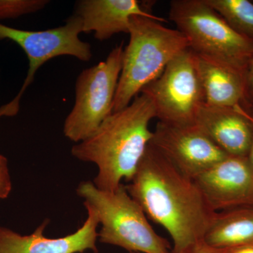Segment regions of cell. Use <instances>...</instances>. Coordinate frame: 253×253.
Segmentation results:
<instances>
[{"label":"cell","instance_id":"obj_7","mask_svg":"<svg viewBox=\"0 0 253 253\" xmlns=\"http://www.w3.org/2000/svg\"><path fill=\"white\" fill-rule=\"evenodd\" d=\"M81 33L83 22L76 14L68 18L63 26L46 31H24L0 23V41L14 42L26 53L29 62L27 76L21 89L10 102L0 107V118L17 115L23 94L34 81L38 70L46 61L60 56H74L83 61L91 59V45L80 39Z\"/></svg>","mask_w":253,"mask_h":253},{"label":"cell","instance_id":"obj_16","mask_svg":"<svg viewBox=\"0 0 253 253\" xmlns=\"http://www.w3.org/2000/svg\"><path fill=\"white\" fill-rule=\"evenodd\" d=\"M234 31L253 39V2L249 0H205Z\"/></svg>","mask_w":253,"mask_h":253},{"label":"cell","instance_id":"obj_21","mask_svg":"<svg viewBox=\"0 0 253 253\" xmlns=\"http://www.w3.org/2000/svg\"><path fill=\"white\" fill-rule=\"evenodd\" d=\"M224 253H253V246L236 248V249L222 250Z\"/></svg>","mask_w":253,"mask_h":253},{"label":"cell","instance_id":"obj_13","mask_svg":"<svg viewBox=\"0 0 253 253\" xmlns=\"http://www.w3.org/2000/svg\"><path fill=\"white\" fill-rule=\"evenodd\" d=\"M76 14L81 18L83 33L94 32V38L100 41L118 33H129L132 16L158 18L136 0H82Z\"/></svg>","mask_w":253,"mask_h":253},{"label":"cell","instance_id":"obj_23","mask_svg":"<svg viewBox=\"0 0 253 253\" xmlns=\"http://www.w3.org/2000/svg\"><path fill=\"white\" fill-rule=\"evenodd\" d=\"M134 253V252H132V253Z\"/></svg>","mask_w":253,"mask_h":253},{"label":"cell","instance_id":"obj_9","mask_svg":"<svg viewBox=\"0 0 253 253\" xmlns=\"http://www.w3.org/2000/svg\"><path fill=\"white\" fill-rule=\"evenodd\" d=\"M151 143L178 170L193 179L229 156L195 124L158 121Z\"/></svg>","mask_w":253,"mask_h":253},{"label":"cell","instance_id":"obj_12","mask_svg":"<svg viewBox=\"0 0 253 253\" xmlns=\"http://www.w3.org/2000/svg\"><path fill=\"white\" fill-rule=\"evenodd\" d=\"M86 209L88 216L83 225L64 237L49 239L43 235L48 219L30 235L0 226V253H83L87 250L97 253L99 218L92 209Z\"/></svg>","mask_w":253,"mask_h":253},{"label":"cell","instance_id":"obj_18","mask_svg":"<svg viewBox=\"0 0 253 253\" xmlns=\"http://www.w3.org/2000/svg\"><path fill=\"white\" fill-rule=\"evenodd\" d=\"M12 189L7 158L0 154V199H6Z\"/></svg>","mask_w":253,"mask_h":253},{"label":"cell","instance_id":"obj_4","mask_svg":"<svg viewBox=\"0 0 253 253\" xmlns=\"http://www.w3.org/2000/svg\"><path fill=\"white\" fill-rule=\"evenodd\" d=\"M77 192L85 208L97 214L101 229L98 239L102 244L138 253H170L168 240L158 235L142 208L121 184L113 191H103L91 181H83Z\"/></svg>","mask_w":253,"mask_h":253},{"label":"cell","instance_id":"obj_15","mask_svg":"<svg viewBox=\"0 0 253 253\" xmlns=\"http://www.w3.org/2000/svg\"><path fill=\"white\" fill-rule=\"evenodd\" d=\"M204 241L219 250L253 246V207L215 212Z\"/></svg>","mask_w":253,"mask_h":253},{"label":"cell","instance_id":"obj_6","mask_svg":"<svg viewBox=\"0 0 253 253\" xmlns=\"http://www.w3.org/2000/svg\"><path fill=\"white\" fill-rule=\"evenodd\" d=\"M123 52V44L116 46L104 61L84 70L78 76L76 101L63 126V133L70 140H85L113 113Z\"/></svg>","mask_w":253,"mask_h":253},{"label":"cell","instance_id":"obj_8","mask_svg":"<svg viewBox=\"0 0 253 253\" xmlns=\"http://www.w3.org/2000/svg\"><path fill=\"white\" fill-rule=\"evenodd\" d=\"M141 93L154 101L159 122L176 126L195 124L196 113L205 99L194 51L188 48L179 53Z\"/></svg>","mask_w":253,"mask_h":253},{"label":"cell","instance_id":"obj_17","mask_svg":"<svg viewBox=\"0 0 253 253\" xmlns=\"http://www.w3.org/2000/svg\"><path fill=\"white\" fill-rule=\"evenodd\" d=\"M49 3L48 0H0V21L36 13Z\"/></svg>","mask_w":253,"mask_h":253},{"label":"cell","instance_id":"obj_2","mask_svg":"<svg viewBox=\"0 0 253 253\" xmlns=\"http://www.w3.org/2000/svg\"><path fill=\"white\" fill-rule=\"evenodd\" d=\"M155 118L154 101L140 93L125 109L111 113L92 135L73 146V156L97 166L96 188L113 191L123 179L131 180L152 139L149 123Z\"/></svg>","mask_w":253,"mask_h":253},{"label":"cell","instance_id":"obj_1","mask_svg":"<svg viewBox=\"0 0 253 253\" xmlns=\"http://www.w3.org/2000/svg\"><path fill=\"white\" fill-rule=\"evenodd\" d=\"M126 191L146 217L171 236L172 253L204 241L216 212L194 179L188 177L149 143Z\"/></svg>","mask_w":253,"mask_h":253},{"label":"cell","instance_id":"obj_10","mask_svg":"<svg viewBox=\"0 0 253 253\" xmlns=\"http://www.w3.org/2000/svg\"><path fill=\"white\" fill-rule=\"evenodd\" d=\"M194 179L214 212L253 207V170L247 156H227Z\"/></svg>","mask_w":253,"mask_h":253},{"label":"cell","instance_id":"obj_5","mask_svg":"<svg viewBox=\"0 0 253 253\" xmlns=\"http://www.w3.org/2000/svg\"><path fill=\"white\" fill-rule=\"evenodd\" d=\"M169 16L195 54L246 74L253 57V39L234 31L205 0L172 1Z\"/></svg>","mask_w":253,"mask_h":253},{"label":"cell","instance_id":"obj_14","mask_svg":"<svg viewBox=\"0 0 253 253\" xmlns=\"http://www.w3.org/2000/svg\"><path fill=\"white\" fill-rule=\"evenodd\" d=\"M196 58L205 104L217 107H235L246 101V74L224 63L198 55Z\"/></svg>","mask_w":253,"mask_h":253},{"label":"cell","instance_id":"obj_19","mask_svg":"<svg viewBox=\"0 0 253 253\" xmlns=\"http://www.w3.org/2000/svg\"><path fill=\"white\" fill-rule=\"evenodd\" d=\"M245 100L253 106V57L249 63L245 82Z\"/></svg>","mask_w":253,"mask_h":253},{"label":"cell","instance_id":"obj_20","mask_svg":"<svg viewBox=\"0 0 253 253\" xmlns=\"http://www.w3.org/2000/svg\"><path fill=\"white\" fill-rule=\"evenodd\" d=\"M180 253H224L222 250L215 249L204 242L198 243Z\"/></svg>","mask_w":253,"mask_h":253},{"label":"cell","instance_id":"obj_3","mask_svg":"<svg viewBox=\"0 0 253 253\" xmlns=\"http://www.w3.org/2000/svg\"><path fill=\"white\" fill-rule=\"evenodd\" d=\"M166 21L160 17L131 18L129 44L123 52L113 113L130 104L143 88L162 74L168 63L189 48L180 31L163 26Z\"/></svg>","mask_w":253,"mask_h":253},{"label":"cell","instance_id":"obj_11","mask_svg":"<svg viewBox=\"0 0 253 253\" xmlns=\"http://www.w3.org/2000/svg\"><path fill=\"white\" fill-rule=\"evenodd\" d=\"M251 106L246 101L235 107L204 103L198 110L195 125L226 154L247 156L253 135Z\"/></svg>","mask_w":253,"mask_h":253},{"label":"cell","instance_id":"obj_22","mask_svg":"<svg viewBox=\"0 0 253 253\" xmlns=\"http://www.w3.org/2000/svg\"><path fill=\"white\" fill-rule=\"evenodd\" d=\"M250 112H251V118H252L253 124V106H251L250 108ZM248 159H249L250 165L252 168L253 170V135L252 139V142H251V147H250L249 154L247 156Z\"/></svg>","mask_w":253,"mask_h":253}]
</instances>
